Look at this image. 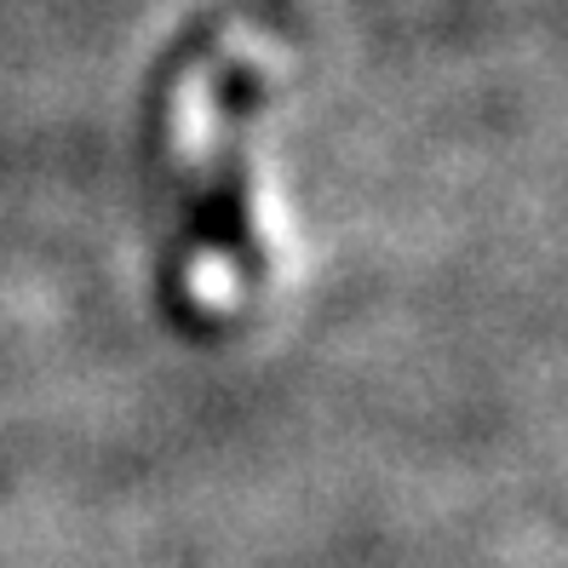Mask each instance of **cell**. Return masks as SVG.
Returning <instances> with one entry per match:
<instances>
[{
	"label": "cell",
	"mask_w": 568,
	"mask_h": 568,
	"mask_svg": "<svg viewBox=\"0 0 568 568\" xmlns=\"http://www.w3.org/2000/svg\"><path fill=\"white\" fill-rule=\"evenodd\" d=\"M258 104H236V58L195 70L173 110V287L195 311H242L276 282V236L258 219L253 184V121Z\"/></svg>",
	"instance_id": "1"
}]
</instances>
